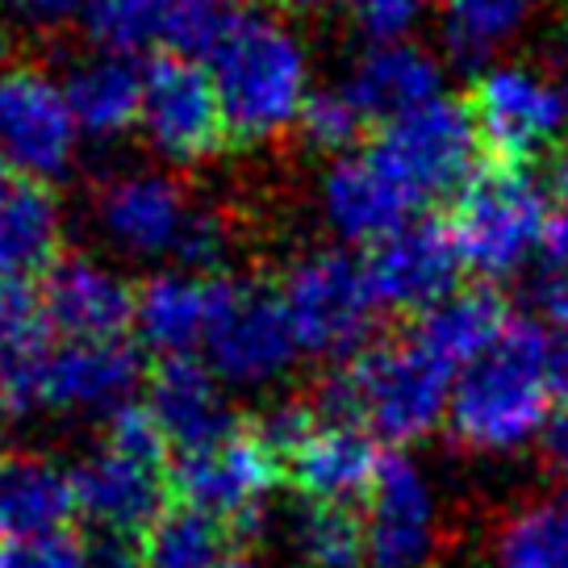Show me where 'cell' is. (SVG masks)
I'll return each instance as SVG.
<instances>
[{
    "mask_svg": "<svg viewBox=\"0 0 568 568\" xmlns=\"http://www.w3.org/2000/svg\"><path fill=\"white\" fill-rule=\"evenodd\" d=\"M213 84L226 139L234 142H272L302 122L310 101V54L302 38L288 30L260 0H243L231 30L201 63Z\"/></svg>",
    "mask_w": 568,
    "mask_h": 568,
    "instance_id": "obj_1",
    "label": "cell"
},
{
    "mask_svg": "<svg viewBox=\"0 0 568 568\" xmlns=\"http://www.w3.org/2000/svg\"><path fill=\"white\" fill-rule=\"evenodd\" d=\"M456 376L414 338H376L373 347L335 364L305 402L318 423L359 426L373 439L414 444L444 423Z\"/></svg>",
    "mask_w": 568,
    "mask_h": 568,
    "instance_id": "obj_2",
    "label": "cell"
},
{
    "mask_svg": "<svg viewBox=\"0 0 568 568\" xmlns=\"http://www.w3.org/2000/svg\"><path fill=\"white\" fill-rule=\"evenodd\" d=\"M551 338L535 318H510L489 352L473 359L447 397V435L464 452H515L548 418Z\"/></svg>",
    "mask_w": 568,
    "mask_h": 568,
    "instance_id": "obj_3",
    "label": "cell"
},
{
    "mask_svg": "<svg viewBox=\"0 0 568 568\" xmlns=\"http://www.w3.org/2000/svg\"><path fill=\"white\" fill-rule=\"evenodd\" d=\"M548 217V193L527 168L489 163L456 193L447 234L468 272L480 281H501L539 251Z\"/></svg>",
    "mask_w": 568,
    "mask_h": 568,
    "instance_id": "obj_4",
    "label": "cell"
},
{
    "mask_svg": "<svg viewBox=\"0 0 568 568\" xmlns=\"http://www.w3.org/2000/svg\"><path fill=\"white\" fill-rule=\"evenodd\" d=\"M281 302L288 310L297 347L335 364L373 347L385 314L368 284L364 260L343 247L302 255L284 276Z\"/></svg>",
    "mask_w": 568,
    "mask_h": 568,
    "instance_id": "obj_5",
    "label": "cell"
},
{
    "mask_svg": "<svg viewBox=\"0 0 568 568\" xmlns=\"http://www.w3.org/2000/svg\"><path fill=\"white\" fill-rule=\"evenodd\" d=\"M297 335L281 288L247 276L210 281V326L201 338V359L226 385H272L297 359Z\"/></svg>",
    "mask_w": 568,
    "mask_h": 568,
    "instance_id": "obj_6",
    "label": "cell"
},
{
    "mask_svg": "<svg viewBox=\"0 0 568 568\" xmlns=\"http://www.w3.org/2000/svg\"><path fill=\"white\" fill-rule=\"evenodd\" d=\"M284 480L281 460L267 452L247 423H239L234 435L201 452H184L176 464H168L172 501L217 518L234 544H243L264 527L267 494Z\"/></svg>",
    "mask_w": 568,
    "mask_h": 568,
    "instance_id": "obj_7",
    "label": "cell"
},
{
    "mask_svg": "<svg viewBox=\"0 0 568 568\" xmlns=\"http://www.w3.org/2000/svg\"><path fill=\"white\" fill-rule=\"evenodd\" d=\"M368 151L418 201V210L426 201L456 196L480 172V139L473 113L452 97H435L430 105L381 125Z\"/></svg>",
    "mask_w": 568,
    "mask_h": 568,
    "instance_id": "obj_8",
    "label": "cell"
},
{
    "mask_svg": "<svg viewBox=\"0 0 568 568\" xmlns=\"http://www.w3.org/2000/svg\"><path fill=\"white\" fill-rule=\"evenodd\" d=\"M80 125L68 105L63 80L42 68L0 71V160L26 184L68 176L80 151Z\"/></svg>",
    "mask_w": 568,
    "mask_h": 568,
    "instance_id": "obj_9",
    "label": "cell"
},
{
    "mask_svg": "<svg viewBox=\"0 0 568 568\" xmlns=\"http://www.w3.org/2000/svg\"><path fill=\"white\" fill-rule=\"evenodd\" d=\"M468 113L489 160L527 168L565 134L568 97L551 84L548 71L497 63L480 71L477 89L468 97Z\"/></svg>",
    "mask_w": 568,
    "mask_h": 568,
    "instance_id": "obj_10",
    "label": "cell"
},
{
    "mask_svg": "<svg viewBox=\"0 0 568 568\" xmlns=\"http://www.w3.org/2000/svg\"><path fill=\"white\" fill-rule=\"evenodd\" d=\"M139 130L168 163H201L217 155L226 142V122L205 68L168 54L142 71Z\"/></svg>",
    "mask_w": 568,
    "mask_h": 568,
    "instance_id": "obj_11",
    "label": "cell"
},
{
    "mask_svg": "<svg viewBox=\"0 0 568 568\" xmlns=\"http://www.w3.org/2000/svg\"><path fill=\"white\" fill-rule=\"evenodd\" d=\"M364 272L381 310L423 318L460 288V251L447 234V222L414 217L397 234L364 251Z\"/></svg>",
    "mask_w": 568,
    "mask_h": 568,
    "instance_id": "obj_12",
    "label": "cell"
},
{
    "mask_svg": "<svg viewBox=\"0 0 568 568\" xmlns=\"http://www.w3.org/2000/svg\"><path fill=\"white\" fill-rule=\"evenodd\" d=\"M196 205L201 201H193L168 172H122L97 196V226L122 255L176 260Z\"/></svg>",
    "mask_w": 568,
    "mask_h": 568,
    "instance_id": "obj_13",
    "label": "cell"
},
{
    "mask_svg": "<svg viewBox=\"0 0 568 568\" xmlns=\"http://www.w3.org/2000/svg\"><path fill=\"white\" fill-rule=\"evenodd\" d=\"M42 318L63 343L122 338L134 326V288L118 267L92 255H63L47 267L38 288Z\"/></svg>",
    "mask_w": 568,
    "mask_h": 568,
    "instance_id": "obj_14",
    "label": "cell"
},
{
    "mask_svg": "<svg viewBox=\"0 0 568 568\" xmlns=\"http://www.w3.org/2000/svg\"><path fill=\"white\" fill-rule=\"evenodd\" d=\"M322 217L347 247H376L418 217V201L373 160V151H352L322 176Z\"/></svg>",
    "mask_w": 568,
    "mask_h": 568,
    "instance_id": "obj_15",
    "label": "cell"
},
{
    "mask_svg": "<svg viewBox=\"0 0 568 568\" xmlns=\"http://www.w3.org/2000/svg\"><path fill=\"white\" fill-rule=\"evenodd\" d=\"M142 381V355L125 338L59 343L42 376V409L59 414H113L130 406Z\"/></svg>",
    "mask_w": 568,
    "mask_h": 568,
    "instance_id": "obj_16",
    "label": "cell"
},
{
    "mask_svg": "<svg viewBox=\"0 0 568 568\" xmlns=\"http://www.w3.org/2000/svg\"><path fill=\"white\" fill-rule=\"evenodd\" d=\"M146 409L155 414L168 447L201 452L239 430L234 409L222 402V381L205 368V359L180 355V359H160L146 381Z\"/></svg>",
    "mask_w": 568,
    "mask_h": 568,
    "instance_id": "obj_17",
    "label": "cell"
},
{
    "mask_svg": "<svg viewBox=\"0 0 568 568\" xmlns=\"http://www.w3.org/2000/svg\"><path fill=\"white\" fill-rule=\"evenodd\" d=\"M347 92V101L359 109V118L368 130L406 118L414 109L430 105L435 97H444V68L435 63V54L414 47V42H373L368 51L355 59L347 80L338 84Z\"/></svg>",
    "mask_w": 568,
    "mask_h": 568,
    "instance_id": "obj_18",
    "label": "cell"
},
{
    "mask_svg": "<svg viewBox=\"0 0 568 568\" xmlns=\"http://www.w3.org/2000/svg\"><path fill=\"white\" fill-rule=\"evenodd\" d=\"M368 556L376 568H418L430 551V531H435V510H430V489L418 477V468L385 452L376 485L368 494Z\"/></svg>",
    "mask_w": 568,
    "mask_h": 568,
    "instance_id": "obj_19",
    "label": "cell"
},
{
    "mask_svg": "<svg viewBox=\"0 0 568 568\" xmlns=\"http://www.w3.org/2000/svg\"><path fill=\"white\" fill-rule=\"evenodd\" d=\"M71 480H75L80 515H89L97 531L142 535L172 506L168 468L125 460L105 447H97L89 460L71 473Z\"/></svg>",
    "mask_w": 568,
    "mask_h": 568,
    "instance_id": "obj_20",
    "label": "cell"
},
{
    "mask_svg": "<svg viewBox=\"0 0 568 568\" xmlns=\"http://www.w3.org/2000/svg\"><path fill=\"white\" fill-rule=\"evenodd\" d=\"M385 452L368 430L359 426H331L318 423L288 464L284 480L305 497V501H326V506H352L368 501L381 473Z\"/></svg>",
    "mask_w": 568,
    "mask_h": 568,
    "instance_id": "obj_21",
    "label": "cell"
},
{
    "mask_svg": "<svg viewBox=\"0 0 568 568\" xmlns=\"http://www.w3.org/2000/svg\"><path fill=\"white\" fill-rule=\"evenodd\" d=\"M51 326L30 284H0V409H42V376L51 364Z\"/></svg>",
    "mask_w": 568,
    "mask_h": 568,
    "instance_id": "obj_22",
    "label": "cell"
},
{
    "mask_svg": "<svg viewBox=\"0 0 568 568\" xmlns=\"http://www.w3.org/2000/svg\"><path fill=\"white\" fill-rule=\"evenodd\" d=\"M75 515H80V501H75V480L68 468L42 460V456L4 460L0 468V544L63 535Z\"/></svg>",
    "mask_w": 568,
    "mask_h": 568,
    "instance_id": "obj_23",
    "label": "cell"
},
{
    "mask_svg": "<svg viewBox=\"0 0 568 568\" xmlns=\"http://www.w3.org/2000/svg\"><path fill=\"white\" fill-rule=\"evenodd\" d=\"M510 318H515L510 305L501 302L489 284H477V288H456L447 302L426 310L423 318H414L409 338L430 359H439L452 376H460L473 359H480L494 347Z\"/></svg>",
    "mask_w": 568,
    "mask_h": 568,
    "instance_id": "obj_24",
    "label": "cell"
},
{
    "mask_svg": "<svg viewBox=\"0 0 568 568\" xmlns=\"http://www.w3.org/2000/svg\"><path fill=\"white\" fill-rule=\"evenodd\" d=\"M210 326V281L193 272H160L134 288V335L160 359L193 355Z\"/></svg>",
    "mask_w": 568,
    "mask_h": 568,
    "instance_id": "obj_25",
    "label": "cell"
},
{
    "mask_svg": "<svg viewBox=\"0 0 568 568\" xmlns=\"http://www.w3.org/2000/svg\"><path fill=\"white\" fill-rule=\"evenodd\" d=\"M63 243V210L47 184H9L0 193V284L47 276Z\"/></svg>",
    "mask_w": 568,
    "mask_h": 568,
    "instance_id": "obj_26",
    "label": "cell"
},
{
    "mask_svg": "<svg viewBox=\"0 0 568 568\" xmlns=\"http://www.w3.org/2000/svg\"><path fill=\"white\" fill-rule=\"evenodd\" d=\"M63 92H68V105L84 139H122L139 125L142 68L134 59L92 54V59L71 68V75L63 80Z\"/></svg>",
    "mask_w": 568,
    "mask_h": 568,
    "instance_id": "obj_27",
    "label": "cell"
},
{
    "mask_svg": "<svg viewBox=\"0 0 568 568\" xmlns=\"http://www.w3.org/2000/svg\"><path fill=\"white\" fill-rule=\"evenodd\" d=\"M146 568H222L234 556V535L217 518L172 501L139 535Z\"/></svg>",
    "mask_w": 568,
    "mask_h": 568,
    "instance_id": "obj_28",
    "label": "cell"
},
{
    "mask_svg": "<svg viewBox=\"0 0 568 568\" xmlns=\"http://www.w3.org/2000/svg\"><path fill=\"white\" fill-rule=\"evenodd\" d=\"M531 0H444V47L460 68H485L523 30Z\"/></svg>",
    "mask_w": 568,
    "mask_h": 568,
    "instance_id": "obj_29",
    "label": "cell"
},
{
    "mask_svg": "<svg viewBox=\"0 0 568 568\" xmlns=\"http://www.w3.org/2000/svg\"><path fill=\"white\" fill-rule=\"evenodd\" d=\"M494 556L497 568H568V489L506 515Z\"/></svg>",
    "mask_w": 568,
    "mask_h": 568,
    "instance_id": "obj_30",
    "label": "cell"
},
{
    "mask_svg": "<svg viewBox=\"0 0 568 568\" xmlns=\"http://www.w3.org/2000/svg\"><path fill=\"white\" fill-rule=\"evenodd\" d=\"M288 531L302 568H355L368 556V531L355 506L305 501L288 523Z\"/></svg>",
    "mask_w": 568,
    "mask_h": 568,
    "instance_id": "obj_31",
    "label": "cell"
},
{
    "mask_svg": "<svg viewBox=\"0 0 568 568\" xmlns=\"http://www.w3.org/2000/svg\"><path fill=\"white\" fill-rule=\"evenodd\" d=\"M168 13L172 0H89L80 21L97 54L139 59L168 38Z\"/></svg>",
    "mask_w": 568,
    "mask_h": 568,
    "instance_id": "obj_32",
    "label": "cell"
},
{
    "mask_svg": "<svg viewBox=\"0 0 568 568\" xmlns=\"http://www.w3.org/2000/svg\"><path fill=\"white\" fill-rule=\"evenodd\" d=\"M243 0H172V13H168V47L180 59H193L205 63L210 51L222 42V34L231 30L234 13H239Z\"/></svg>",
    "mask_w": 568,
    "mask_h": 568,
    "instance_id": "obj_33",
    "label": "cell"
},
{
    "mask_svg": "<svg viewBox=\"0 0 568 568\" xmlns=\"http://www.w3.org/2000/svg\"><path fill=\"white\" fill-rule=\"evenodd\" d=\"M302 139L314 146V151H326V155H352V146L364 139V118H359V109L347 101V92L343 89H322V92H310V101L302 109Z\"/></svg>",
    "mask_w": 568,
    "mask_h": 568,
    "instance_id": "obj_34",
    "label": "cell"
},
{
    "mask_svg": "<svg viewBox=\"0 0 568 568\" xmlns=\"http://www.w3.org/2000/svg\"><path fill=\"white\" fill-rule=\"evenodd\" d=\"M105 452L113 456H125V460L139 464H155V468H168V439H163L155 414L146 409V402H130V406L113 409L105 423Z\"/></svg>",
    "mask_w": 568,
    "mask_h": 568,
    "instance_id": "obj_35",
    "label": "cell"
},
{
    "mask_svg": "<svg viewBox=\"0 0 568 568\" xmlns=\"http://www.w3.org/2000/svg\"><path fill=\"white\" fill-rule=\"evenodd\" d=\"M355 18L373 42H406L414 21L423 18L426 0H352Z\"/></svg>",
    "mask_w": 568,
    "mask_h": 568,
    "instance_id": "obj_36",
    "label": "cell"
},
{
    "mask_svg": "<svg viewBox=\"0 0 568 568\" xmlns=\"http://www.w3.org/2000/svg\"><path fill=\"white\" fill-rule=\"evenodd\" d=\"M0 568H80V539L71 531L0 544Z\"/></svg>",
    "mask_w": 568,
    "mask_h": 568,
    "instance_id": "obj_37",
    "label": "cell"
},
{
    "mask_svg": "<svg viewBox=\"0 0 568 568\" xmlns=\"http://www.w3.org/2000/svg\"><path fill=\"white\" fill-rule=\"evenodd\" d=\"M80 568H146L139 535L97 531L92 539H80Z\"/></svg>",
    "mask_w": 568,
    "mask_h": 568,
    "instance_id": "obj_38",
    "label": "cell"
},
{
    "mask_svg": "<svg viewBox=\"0 0 568 568\" xmlns=\"http://www.w3.org/2000/svg\"><path fill=\"white\" fill-rule=\"evenodd\" d=\"M535 439H539V447H535L539 452V468L568 489V406L548 409V418H544Z\"/></svg>",
    "mask_w": 568,
    "mask_h": 568,
    "instance_id": "obj_39",
    "label": "cell"
},
{
    "mask_svg": "<svg viewBox=\"0 0 568 568\" xmlns=\"http://www.w3.org/2000/svg\"><path fill=\"white\" fill-rule=\"evenodd\" d=\"M89 0H9L13 18L21 26H34V30H59L84 13Z\"/></svg>",
    "mask_w": 568,
    "mask_h": 568,
    "instance_id": "obj_40",
    "label": "cell"
},
{
    "mask_svg": "<svg viewBox=\"0 0 568 568\" xmlns=\"http://www.w3.org/2000/svg\"><path fill=\"white\" fill-rule=\"evenodd\" d=\"M544 314L568 335V272H560V276H551L544 284Z\"/></svg>",
    "mask_w": 568,
    "mask_h": 568,
    "instance_id": "obj_41",
    "label": "cell"
},
{
    "mask_svg": "<svg viewBox=\"0 0 568 568\" xmlns=\"http://www.w3.org/2000/svg\"><path fill=\"white\" fill-rule=\"evenodd\" d=\"M548 393L560 397V406H568V335L551 343L548 352Z\"/></svg>",
    "mask_w": 568,
    "mask_h": 568,
    "instance_id": "obj_42",
    "label": "cell"
},
{
    "mask_svg": "<svg viewBox=\"0 0 568 568\" xmlns=\"http://www.w3.org/2000/svg\"><path fill=\"white\" fill-rule=\"evenodd\" d=\"M556 184H560L568 196V142L560 146V155H556Z\"/></svg>",
    "mask_w": 568,
    "mask_h": 568,
    "instance_id": "obj_43",
    "label": "cell"
},
{
    "mask_svg": "<svg viewBox=\"0 0 568 568\" xmlns=\"http://www.w3.org/2000/svg\"><path fill=\"white\" fill-rule=\"evenodd\" d=\"M293 9H310V13H318V9H335V4H347V0H288Z\"/></svg>",
    "mask_w": 568,
    "mask_h": 568,
    "instance_id": "obj_44",
    "label": "cell"
},
{
    "mask_svg": "<svg viewBox=\"0 0 568 568\" xmlns=\"http://www.w3.org/2000/svg\"><path fill=\"white\" fill-rule=\"evenodd\" d=\"M222 568H255V565H251L247 556H231V560H226Z\"/></svg>",
    "mask_w": 568,
    "mask_h": 568,
    "instance_id": "obj_45",
    "label": "cell"
},
{
    "mask_svg": "<svg viewBox=\"0 0 568 568\" xmlns=\"http://www.w3.org/2000/svg\"><path fill=\"white\" fill-rule=\"evenodd\" d=\"M9 176H13V172H9V168H4V160H0V193L9 189Z\"/></svg>",
    "mask_w": 568,
    "mask_h": 568,
    "instance_id": "obj_46",
    "label": "cell"
},
{
    "mask_svg": "<svg viewBox=\"0 0 568 568\" xmlns=\"http://www.w3.org/2000/svg\"><path fill=\"white\" fill-rule=\"evenodd\" d=\"M0 468H4V435H0Z\"/></svg>",
    "mask_w": 568,
    "mask_h": 568,
    "instance_id": "obj_47",
    "label": "cell"
}]
</instances>
